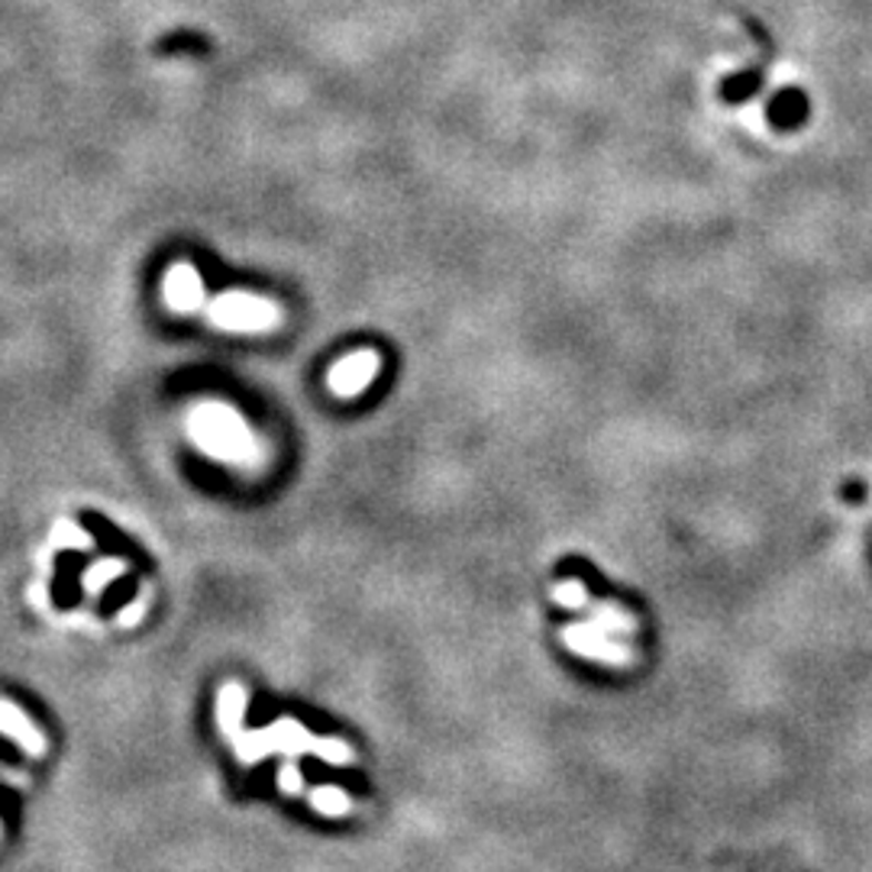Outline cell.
Segmentation results:
<instances>
[{"label":"cell","instance_id":"obj_11","mask_svg":"<svg viewBox=\"0 0 872 872\" xmlns=\"http://www.w3.org/2000/svg\"><path fill=\"white\" fill-rule=\"evenodd\" d=\"M317 759L330 762V766H352L356 762V750L346 743V740H337V737H314V750H310Z\"/></svg>","mask_w":872,"mask_h":872},{"label":"cell","instance_id":"obj_2","mask_svg":"<svg viewBox=\"0 0 872 872\" xmlns=\"http://www.w3.org/2000/svg\"><path fill=\"white\" fill-rule=\"evenodd\" d=\"M207 320L229 334H268L281 324V307L259 295L224 291L207 307Z\"/></svg>","mask_w":872,"mask_h":872},{"label":"cell","instance_id":"obj_13","mask_svg":"<svg viewBox=\"0 0 872 872\" xmlns=\"http://www.w3.org/2000/svg\"><path fill=\"white\" fill-rule=\"evenodd\" d=\"M52 543H59V546H72V550H91V546H94V536L88 531H81L75 521H55V527H52Z\"/></svg>","mask_w":872,"mask_h":872},{"label":"cell","instance_id":"obj_8","mask_svg":"<svg viewBox=\"0 0 872 872\" xmlns=\"http://www.w3.org/2000/svg\"><path fill=\"white\" fill-rule=\"evenodd\" d=\"M307 801H310V808H314L317 814H324V818H346V814H352V808H356V801L346 796L342 789H337V786H317V789H310Z\"/></svg>","mask_w":872,"mask_h":872},{"label":"cell","instance_id":"obj_6","mask_svg":"<svg viewBox=\"0 0 872 872\" xmlns=\"http://www.w3.org/2000/svg\"><path fill=\"white\" fill-rule=\"evenodd\" d=\"M246 701H249V695H246V688L239 683H227L220 688V695H217V721H220V730H224V737L229 743L243 733Z\"/></svg>","mask_w":872,"mask_h":872},{"label":"cell","instance_id":"obj_4","mask_svg":"<svg viewBox=\"0 0 872 872\" xmlns=\"http://www.w3.org/2000/svg\"><path fill=\"white\" fill-rule=\"evenodd\" d=\"M0 733L7 737V740H13L23 753H30L33 759L45 757V737H42V730H39L37 724L30 721L10 698H0Z\"/></svg>","mask_w":872,"mask_h":872},{"label":"cell","instance_id":"obj_7","mask_svg":"<svg viewBox=\"0 0 872 872\" xmlns=\"http://www.w3.org/2000/svg\"><path fill=\"white\" fill-rule=\"evenodd\" d=\"M266 737L271 743V750H278L285 757H301V753L314 750V733L301 721H295V718H281V721L266 727Z\"/></svg>","mask_w":872,"mask_h":872},{"label":"cell","instance_id":"obj_15","mask_svg":"<svg viewBox=\"0 0 872 872\" xmlns=\"http://www.w3.org/2000/svg\"><path fill=\"white\" fill-rule=\"evenodd\" d=\"M757 88H759V75H753V72H743V75H737V78H730V81H727V98H733V101H743V98H750Z\"/></svg>","mask_w":872,"mask_h":872},{"label":"cell","instance_id":"obj_5","mask_svg":"<svg viewBox=\"0 0 872 872\" xmlns=\"http://www.w3.org/2000/svg\"><path fill=\"white\" fill-rule=\"evenodd\" d=\"M165 304L172 310H178V314L194 310V307L204 304V281H201L197 268L185 263V259L175 263L168 268V275H165Z\"/></svg>","mask_w":872,"mask_h":872},{"label":"cell","instance_id":"obj_3","mask_svg":"<svg viewBox=\"0 0 872 872\" xmlns=\"http://www.w3.org/2000/svg\"><path fill=\"white\" fill-rule=\"evenodd\" d=\"M379 369L381 356L376 349H356L352 356L334 362V369L327 372V384L337 398H356L362 388L379 379Z\"/></svg>","mask_w":872,"mask_h":872},{"label":"cell","instance_id":"obj_10","mask_svg":"<svg viewBox=\"0 0 872 872\" xmlns=\"http://www.w3.org/2000/svg\"><path fill=\"white\" fill-rule=\"evenodd\" d=\"M123 572H126V563H123V560H101V563H94L91 570L84 572L81 585H84V592L101 595V592H104L111 582H116Z\"/></svg>","mask_w":872,"mask_h":872},{"label":"cell","instance_id":"obj_1","mask_svg":"<svg viewBox=\"0 0 872 872\" xmlns=\"http://www.w3.org/2000/svg\"><path fill=\"white\" fill-rule=\"evenodd\" d=\"M191 427H194L197 443H201L207 453L220 455V459H233V462L256 455V443H253L246 423H243V418H236L229 408H220V404L201 408V411L194 414Z\"/></svg>","mask_w":872,"mask_h":872},{"label":"cell","instance_id":"obj_9","mask_svg":"<svg viewBox=\"0 0 872 872\" xmlns=\"http://www.w3.org/2000/svg\"><path fill=\"white\" fill-rule=\"evenodd\" d=\"M233 753H236L239 766H256V762H263L268 753H275L271 743H268L266 727H259V730H243V733L233 740Z\"/></svg>","mask_w":872,"mask_h":872},{"label":"cell","instance_id":"obj_14","mask_svg":"<svg viewBox=\"0 0 872 872\" xmlns=\"http://www.w3.org/2000/svg\"><path fill=\"white\" fill-rule=\"evenodd\" d=\"M278 789H281V796H301L304 792V776L301 769L288 759L281 769H278Z\"/></svg>","mask_w":872,"mask_h":872},{"label":"cell","instance_id":"obj_12","mask_svg":"<svg viewBox=\"0 0 872 872\" xmlns=\"http://www.w3.org/2000/svg\"><path fill=\"white\" fill-rule=\"evenodd\" d=\"M804 111H808V101L801 91H782L772 101V120H779V123H798Z\"/></svg>","mask_w":872,"mask_h":872},{"label":"cell","instance_id":"obj_16","mask_svg":"<svg viewBox=\"0 0 872 872\" xmlns=\"http://www.w3.org/2000/svg\"><path fill=\"white\" fill-rule=\"evenodd\" d=\"M556 598H560V605L582 607L585 605V588H582L578 582H566V585L556 588Z\"/></svg>","mask_w":872,"mask_h":872},{"label":"cell","instance_id":"obj_17","mask_svg":"<svg viewBox=\"0 0 872 872\" xmlns=\"http://www.w3.org/2000/svg\"><path fill=\"white\" fill-rule=\"evenodd\" d=\"M146 607H150V592H143V598L140 602H133V605L126 607V611H120V627H130V624H136L143 614H146Z\"/></svg>","mask_w":872,"mask_h":872}]
</instances>
